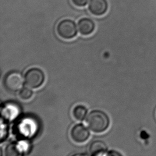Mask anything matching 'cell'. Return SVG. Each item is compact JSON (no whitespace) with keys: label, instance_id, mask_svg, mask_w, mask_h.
I'll return each instance as SVG.
<instances>
[{"label":"cell","instance_id":"obj_1","mask_svg":"<svg viewBox=\"0 0 156 156\" xmlns=\"http://www.w3.org/2000/svg\"><path fill=\"white\" fill-rule=\"evenodd\" d=\"M86 122L89 129L96 133H103L107 131L110 124V119L108 114L101 110H94L89 113Z\"/></svg>","mask_w":156,"mask_h":156},{"label":"cell","instance_id":"obj_2","mask_svg":"<svg viewBox=\"0 0 156 156\" xmlns=\"http://www.w3.org/2000/svg\"><path fill=\"white\" fill-rule=\"evenodd\" d=\"M24 80L27 87L32 89H38L44 84L45 75L42 70L39 68H31L26 72Z\"/></svg>","mask_w":156,"mask_h":156},{"label":"cell","instance_id":"obj_3","mask_svg":"<svg viewBox=\"0 0 156 156\" xmlns=\"http://www.w3.org/2000/svg\"><path fill=\"white\" fill-rule=\"evenodd\" d=\"M57 34L65 40H71L77 35L78 30L75 23L70 19L62 20L58 23Z\"/></svg>","mask_w":156,"mask_h":156},{"label":"cell","instance_id":"obj_4","mask_svg":"<svg viewBox=\"0 0 156 156\" xmlns=\"http://www.w3.org/2000/svg\"><path fill=\"white\" fill-rule=\"evenodd\" d=\"M24 78L20 73L17 72H10L4 77V86L11 92H17L23 87Z\"/></svg>","mask_w":156,"mask_h":156},{"label":"cell","instance_id":"obj_5","mask_svg":"<svg viewBox=\"0 0 156 156\" xmlns=\"http://www.w3.org/2000/svg\"><path fill=\"white\" fill-rule=\"evenodd\" d=\"M72 140L77 144H83L87 141L90 137V132L84 125L79 123L72 127L70 131Z\"/></svg>","mask_w":156,"mask_h":156},{"label":"cell","instance_id":"obj_6","mask_svg":"<svg viewBox=\"0 0 156 156\" xmlns=\"http://www.w3.org/2000/svg\"><path fill=\"white\" fill-rule=\"evenodd\" d=\"M107 0H90L88 9L91 13L95 16H102L108 10Z\"/></svg>","mask_w":156,"mask_h":156},{"label":"cell","instance_id":"obj_7","mask_svg":"<svg viewBox=\"0 0 156 156\" xmlns=\"http://www.w3.org/2000/svg\"><path fill=\"white\" fill-rule=\"evenodd\" d=\"M78 30L80 34L83 36L90 35L95 30V23L89 18H82L78 21Z\"/></svg>","mask_w":156,"mask_h":156},{"label":"cell","instance_id":"obj_8","mask_svg":"<svg viewBox=\"0 0 156 156\" xmlns=\"http://www.w3.org/2000/svg\"><path fill=\"white\" fill-rule=\"evenodd\" d=\"M107 146L101 140H95L91 143L89 147V151L92 156L104 154L107 152Z\"/></svg>","mask_w":156,"mask_h":156},{"label":"cell","instance_id":"obj_9","mask_svg":"<svg viewBox=\"0 0 156 156\" xmlns=\"http://www.w3.org/2000/svg\"><path fill=\"white\" fill-rule=\"evenodd\" d=\"M88 114V110L85 105H78L74 107L72 114L74 118L78 121H83L87 118Z\"/></svg>","mask_w":156,"mask_h":156},{"label":"cell","instance_id":"obj_10","mask_svg":"<svg viewBox=\"0 0 156 156\" xmlns=\"http://www.w3.org/2000/svg\"><path fill=\"white\" fill-rule=\"evenodd\" d=\"M19 146L16 143H11L8 144L5 149L6 156H19L20 155Z\"/></svg>","mask_w":156,"mask_h":156},{"label":"cell","instance_id":"obj_11","mask_svg":"<svg viewBox=\"0 0 156 156\" xmlns=\"http://www.w3.org/2000/svg\"><path fill=\"white\" fill-rule=\"evenodd\" d=\"M19 97L23 100H28L32 98L33 95V91L30 87H23L19 91Z\"/></svg>","mask_w":156,"mask_h":156},{"label":"cell","instance_id":"obj_12","mask_svg":"<svg viewBox=\"0 0 156 156\" xmlns=\"http://www.w3.org/2000/svg\"><path fill=\"white\" fill-rule=\"evenodd\" d=\"M72 3L77 7H84L86 6L89 0H71Z\"/></svg>","mask_w":156,"mask_h":156},{"label":"cell","instance_id":"obj_13","mask_svg":"<svg viewBox=\"0 0 156 156\" xmlns=\"http://www.w3.org/2000/svg\"><path fill=\"white\" fill-rule=\"evenodd\" d=\"M108 156H122V154H120V152L115 151V150H111L108 152Z\"/></svg>","mask_w":156,"mask_h":156}]
</instances>
